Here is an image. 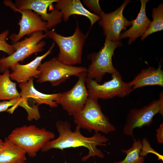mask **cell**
<instances>
[{
  "label": "cell",
  "mask_w": 163,
  "mask_h": 163,
  "mask_svg": "<svg viewBox=\"0 0 163 163\" xmlns=\"http://www.w3.org/2000/svg\"><path fill=\"white\" fill-rule=\"evenodd\" d=\"M56 126L59 136L47 142L41 151L45 152L52 149L63 150L68 148L83 147L88 149V153L82 158V161H85L95 156L101 158L104 157L103 153L97 146L106 145V143L109 139L105 136L95 133L91 137H85L81 134V128L77 126L74 131H72L71 125L67 121L58 120L56 123Z\"/></svg>",
  "instance_id": "cell-1"
},
{
  "label": "cell",
  "mask_w": 163,
  "mask_h": 163,
  "mask_svg": "<svg viewBox=\"0 0 163 163\" xmlns=\"http://www.w3.org/2000/svg\"><path fill=\"white\" fill-rule=\"evenodd\" d=\"M55 135L44 128L34 125H24L14 129L7 138L23 149L30 157H34Z\"/></svg>",
  "instance_id": "cell-2"
},
{
  "label": "cell",
  "mask_w": 163,
  "mask_h": 163,
  "mask_svg": "<svg viewBox=\"0 0 163 163\" xmlns=\"http://www.w3.org/2000/svg\"><path fill=\"white\" fill-rule=\"evenodd\" d=\"M77 22L75 31L71 36H62L57 33L54 29L47 32V37L53 40L59 47L58 60L70 66L82 63L83 47L88 36L82 33L77 21Z\"/></svg>",
  "instance_id": "cell-3"
},
{
  "label": "cell",
  "mask_w": 163,
  "mask_h": 163,
  "mask_svg": "<svg viewBox=\"0 0 163 163\" xmlns=\"http://www.w3.org/2000/svg\"><path fill=\"white\" fill-rule=\"evenodd\" d=\"M98 100L88 97L84 108L73 116L75 123L90 132L94 131L107 134L115 131V127L102 112Z\"/></svg>",
  "instance_id": "cell-4"
},
{
  "label": "cell",
  "mask_w": 163,
  "mask_h": 163,
  "mask_svg": "<svg viewBox=\"0 0 163 163\" xmlns=\"http://www.w3.org/2000/svg\"><path fill=\"white\" fill-rule=\"evenodd\" d=\"M122 46L120 41L112 42L106 38L104 46L99 51L88 55L91 63L87 69V77L99 83L106 73L111 75L120 74L113 65L112 58L115 49Z\"/></svg>",
  "instance_id": "cell-5"
},
{
  "label": "cell",
  "mask_w": 163,
  "mask_h": 163,
  "mask_svg": "<svg viewBox=\"0 0 163 163\" xmlns=\"http://www.w3.org/2000/svg\"><path fill=\"white\" fill-rule=\"evenodd\" d=\"M47 32L44 34L42 31L35 32L29 37L14 43L12 45L15 51L10 55L0 58V72L3 73L17 63L22 62L34 53L43 51L46 43L42 40L47 37Z\"/></svg>",
  "instance_id": "cell-6"
},
{
  "label": "cell",
  "mask_w": 163,
  "mask_h": 163,
  "mask_svg": "<svg viewBox=\"0 0 163 163\" xmlns=\"http://www.w3.org/2000/svg\"><path fill=\"white\" fill-rule=\"evenodd\" d=\"M40 73L37 77V82L42 83L50 82L53 86L59 85L70 77H79L87 72V69L82 66H76L64 64L60 62L57 57H54L41 64L38 68Z\"/></svg>",
  "instance_id": "cell-7"
},
{
  "label": "cell",
  "mask_w": 163,
  "mask_h": 163,
  "mask_svg": "<svg viewBox=\"0 0 163 163\" xmlns=\"http://www.w3.org/2000/svg\"><path fill=\"white\" fill-rule=\"evenodd\" d=\"M157 113H160L163 116L162 91L160 94L159 99L152 101L140 109L133 108L129 110L123 128L124 134L131 136L135 140L133 133L134 129L150 126L154 117Z\"/></svg>",
  "instance_id": "cell-8"
},
{
  "label": "cell",
  "mask_w": 163,
  "mask_h": 163,
  "mask_svg": "<svg viewBox=\"0 0 163 163\" xmlns=\"http://www.w3.org/2000/svg\"><path fill=\"white\" fill-rule=\"evenodd\" d=\"M86 85L88 97L97 100L111 99L116 96L123 97L132 91L128 83L123 80L120 74L112 75L111 79L101 84L87 77Z\"/></svg>",
  "instance_id": "cell-9"
},
{
  "label": "cell",
  "mask_w": 163,
  "mask_h": 163,
  "mask_svg": "<svg viewBox=\"0 0 163 163\" xmlns=\"http://www.w3.org/2000/svg\"><path fill=\"white\" fill-rule=\"evenodd\" d=\"M58 0H16L14 3L10 0H4V4L10 8L12 7L20 10L30 9L34 11L47 22V30L60 23L62 14L58 9L55 8L50 12H48V7L53 8V3Z\"/></svg>",
  "instance_id": "cell-10"
},
{
  "label": "cell",
  "mask_w": 163,
  "mask_h": 163,
  "mask_svg": "<svg viewBox=\"0 0 163 163\" xmlns=\"http://www.w3.org/2000/svg\"><path fill=\"white\" fill-rule=\"evenodd\" d=\"M87 72L82 74L75 85L69 90L62 93L55 102L60 104L69 116H73L84 107L88 97L86 85Z\"/></svg>",
  "instance_id": "cell-11"
},
{
  "label": "cell",
  "mask_w": 163,
  "mask_h": 163,
  "mask_svg": "<svg viewBox=\"0 0 163 163\" xmlns=\"http://www.w3.org/2000/svg\"><path fill=\"white\" fill-rule=\"evenodd\" d=\"M131 1L126 0L120 6L114 11L108 13H104L98 22L102 27L106 38L114 42L119 41L121 32L124 28L131 26V21L128 20L123 15V10Z\"/></svg>",
  "instance_id": "cell-12"
},
{
  "label": "cell",
  "mask_w": 163,
  "mask_h": 163,
  "mask_svg": "<svg viewBox=\"0 0 163 163\" xmlns=\"http://www.w3.org/2000/svg\"><path fill=\"white\" fill-rule=\"evenodd\" d=\"M15 12H18L21 14V18L18 24L20 26L18 34H12L8 37L14 43L19 40L26 35H30L33 33L39 31L48 32L47 22L43 21L41 17L30 9L20 10L14 8L10 7Z\"/></svg>",
  "instance_id": "cell-13"
},
{
  "label": "cell",
  "mask_w": 163,
  "mask_h": 163,
  "mask_svg": "<svg viewBox=\"0 0 163 163\" xmlns=\"http://www.w3.org/2000/svg\"><path fill=\"white\" fill-rule=\"evenodd\" d=\"M55 42H53L48 50L41 56L37 57L29 63L25 64L16 63L11 68L12 72L10 74L11 80L18 82H27L32 77H37L40 73L38 68L41 64L42 60L52 52Z\"/></svg>",
  "instance_id": "cell-14"
},
{
  "label": "cell",
  "mask_w": 163,
  "mask_h": 163,
  "mask_svg": "<svg viewBox=\"0 0 163 163\" xmlns=\"http://www.w3.org/2000/svg\"><path fill=\"white\" fill-rule=\"evenodd\" d=\"M55 8L59 10L62 14V19L65 21H68L69 17L73 14L84 16L91 22L89 30L101 17L91 13L85 8L80 0H58L56 3Z\"/></svg>",
  "instance_id": "cell-15"
},
{
  "label": "cell",
  "mask_w": 163,
  "mask_h": 163,
  "mask_svg": "<svg viewBox=\"0 0 163 163\" xmlns=\"http://www.w3.org/2000/svg\"><path fill=\"white\" fill-rule=\"evenodd\" d=\"M148 1L140 0L141 7L137 18L135 20H132L131 27L120 34L119 40L129 38L128 44L130 45L139 37L142 36L149 29L151 21L147 16L145 11L146 4Z\"/></svg>",
  "instance_id": "cell-16"
},
{
  "label": "cell",
  "mask_w": 163,
  "mask_h": 163,
  "mask_svg": "<svg viewBox=\"0 0 163 163\" xmlns=\"http://www.w3.org/2000/svg\"><path fill=\"white\" fill-rule=\"evenodd\" d=\"M19 85L22 98L27 99L32 98L38 106L43 104L47 105L51 107L58 106L55 101L61 93L47 94L39 91L34 87V78H31L27 82L19 83Z\"/></svg>",
  "instance_id": "cell-17"
},
{
  "label": "cell",
  "mask_w": 163,
  "mask_h": 163,
  "mask_svg": "<svg viewBox=\"0 0 163 163\" xmlns=\"http://www.w3.org/2000/svg\"><path fill=\"white\" fill-rule=\"evenodd\" d=\"M161 62L157 69L153 67L142 69L133 80L128 82L132 91L142 87L151 85L163 86V71Z\"/></svg>",
  "instance_id": "cell-18"
},
{
  "label": "cell",
  "mask_w": 163,
  "mask_h": 163,
  "mask_svg": "<svg viewBox=\"0 0 163 163\" xmlns=\"http://www.w3.org/2000/svg\"><path fill=\"white\" fill-rule=\"evenodd\" d=\"M26 152L5 137L0 147V163H25Z\"/></svg>",
  "instance_id": "cell-19"
},
{
  "label": "cell",
  "mask_w": 163,
  "mask_h": 163,
  "mask_svg": "<svg viewBox=\"0 0 163 163\" xmlns=\"http://www.w3.org/2000/svg\"><path fill=\"white\" fill-rule=\"evenodd\" d=\"M10 73L9 69H7L2 74H0V101L21 98L17 90L16 83L11 80Z\"/></svg>",
  "instance_id": "cell-20"
},
{
  "label": "cell",
  "mask_w": 163,
  "mask_h": 163,
  "mask_svg": "<svg viewBox=\"0 0 163 163\" xmlns=\"http://www.w3.org/2000/svg\"><path fill=\"white\" fill-rule=\"evenodd\" d=\"M142 147L140 139L134 140L132 147L127 149H122V152L126 154V156L123 160L115 161L114 163H143L145 160L143 156L140 155Z\"/></svg>",
  "instance_id": "cell-21"
},
{
  "label": "cell",
  "mask_w": 163,
  "mask_h": 163,
  "mask_svg": "<svg viewBox=\"0 0 163 163\" xmlns=\"http://www.w3.org/2000/svg\"><path fill=\"white\" fill-rule=\"evenodd\" d=\"M153 21L147 32L142 36L141 40H144L150 34L163 30V4H160L157 8L152 9Z\"/></svg>",
  "instance_id": "cell-22"
},
{
  "label": "cell",
  "mask_w": 163,
  "mask_h": 163,
  "mask_svg": "<svg viewBox=\"0 0 163 163\" xmlns=\"http://www.w3.org/2000/svg\"><path fill=\"white\" fill-rule=\"evenodd\" d=\"M18 106L22 107L25 110L28 109L30 107L27 99L21 98L8 101H3L0 102V112L7 110L8 112L12 113L16 108Z\"/></svg>",
  "instance_id": "cell-23"
},
{
  "label": "cell",
  "mask_w": 163,
  "mask_h": 163,
  "mask_svg": "<svg viewBox=\"0 0 163 163\" xmlns=\"http://www.w3.org/2000/svg\"><path fill=\"white\" fill-rule=\"evenodd\" d=\"M9 34L8 30H6L0 34V51L5 52L8 56L15 51L12 44H10L6 41V38Z\"/></svg>",
  "instance_id": "cell-24"
},
{
  "label": "cell",
  "mask_w": 163,
  "mask_h": 163,
  "mask_svg": "<svg viewBox=\"0 0 163 163\" xmlns=\"http://www.w3.org/2000/svg\"><path fill=\"white\" fill-rule=\"evenodd\" d=\"M82 1L84 4L93 11L94 14L101 17L104 13L99 5V0H84Z\"/></svg>",
  "instance_id": "cell-25"
},
{
  "label": "cell",
  "mask_w": 163,
  "mask_h": 163,
  "mask_svg": "<svg viewBox=\"0 0 163 163\" xmlns=\"http://www.w3.org/2000/svg\"><path fill=\"white\" fill-rule=\"evenodd\" d=\"M156 137L158 143L159 144L163 143V123H161L159 127L156 130Z\"/></svg>",
  "instance_id": "cell-26"
},
{
  "label": "cell",
  "mask_w": 163,
  "mask_h": 163,
  "mask_svg": "<svg viewBox=\"0 0 163 163\" xmlns=\"http://www.w3.org/2000/svg\"><path fill=\"white\" fill-rule=\"evenodd\" d=\"M4 141L2 139H0V147L3 144Z\"/></svg>",
  "instance_id": "cell-27"
},
{
  "label": "cell",
  "mask_w": 163,
  "mask_h": 163,
  "mask_svg": "<svg viewBox=\"0 0 163 163\" xmlns=\"http://www.w3.org/2000/svg\"></svg>",
  "instance_id": "cell-28"
}]
</instances>
